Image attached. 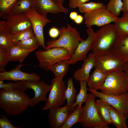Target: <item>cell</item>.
<instances>
[{
  "label": "cell",
  "mask_w": 128,
  "mask_h": 128,
  "mask_svg": "<svg viewBox=\"0 0 128 128\" xmlns=\"http://www.w3.org/2000/svg\"><path fill=\"white\" fill-rule=\"evenodd\" d=\"M23 88H1L0 106L7 114L19 115L29 106L30 99Z\"/></svg>",
  "instance_id": "cell-1"
},
{
  "label": "cell",
  "mask_w": 128,
  "mask_h": 128,
  "mask_svg": "<svg viewBox=\"0 0 128 128\" xmlns=\"http://www.w3.org/2000/svg\"><path fill=\"white\" fill-rule=\"evenodd\" d=\"M34 7L41 14L48 13L68 14V9L54 0H33Z\"/></svg>",
  "instance_id": "cell-17"
},
{
  "label": "cell",
  "mask_w": 128,
  "mask_h": 128,
  "mask_svg": "<svg viewBox=\"0 0 128 128\" xmlns=\"http://www.w3.org/2000/svg\"><path fill=\"white\" fill-rule=\"evenodd\" d=\"M89 0H69V7L75 9L82 4L88 2Z\"/></svg>",
  "instance_id": "cell-39"
},
{
  "label": "cell",
  "mask_w": 128,
  "mask_h": 128,
  "mask_svg": "<svg viewBox=\"0 0 128 128\" xmlns=\"http://www.w3.org/2000/svg\"><path fill=\"white\" fill-rule=\"evenodd\" d=\"M112 123L116 128H127L126 121L128 116L112 106L109 111Z\"/></svg>",
  "instance_id": "cell-22"
},
{
  "label": "cell",
  "mask_w": 128,
  "mask_h": 128,
  "mask_svg": "<svg viewBox=\"0 0 128 128\" xmlns=\"http://www.w3.org/2000/svg\"><path fill=\"white\" fill-rule=\"evenodd\" d=\"M63 78L55 77L51 80V90L45 105L42 108L43 110L59 107L64 103L66 99V89Z\"/></svg>",
  "instance_id": "cell-7"
},
{
  "label": "cell",
  "mask_w": 128,
  "mask_h": 128,
  "mask_svg": "<svg viewBox=\"0 0 128 128\" xmlns=\"http://www.w3.org/2000/svg\"><path fill=\"white\" fill-rule=\"evenodd\" d=\"M76 107L66 105L62 107H54L49 109L48 118L50 127L62 128Z\"/></svg>",
  "instance_id": "cell-14"
},
{
  "label": "cell",
  "mask_w": 128,
  "mask_h": 128,
  "mask_svg": "<svg viewBox=\"0 0 128 128\" xmlns=\"http://www.w3.org/2000/svg\"><path fill=\"white\" fill-rule=\"evenodd\" d=\"M96 102L97 112L101 120L108 125L112 124L109 113L112 106L101 98L96 100Z\"/></svg>",
  "instance_id": "cell-23"
},
{
  "label": "cell",
  "mask_w": 128,
  "mask_h": 128,
  "mask_svg": "<svg viewBox=\"0 0 128 128\" xmlns=\"http://www.w3.org/2000/svg\"><path fill=\"white\" fill-rule=\"evenodd\" d=\"M49 34L51 37L53 38H55L59 36V30L55 27H52L49 31Z\"/></svg>",
  "instance_id": "cell-40"
},
{
  "label": "cell",
  "mask_w": 128,
  "mask_h": 128,
  "mask_svg": "<svg viewBox=\"0 0 128 128\" xmlns=\"http://www.w3.org/2000/svg\"><path fill=\"white\" fill-rule=\"evenodd\" d=\"M24 13L30 21L33 30L39 43L40 46L45 50L46 46L45 44L43 28L47 23L50 22L47 17V14H41L37 12L34 7Z\"/></svg>",
  "instance_id": "cell-9"
},
{
  "label": "cell",
  "mask_w": 128,
  "mask_h": 128,
  "mask_svg": "<svg viewBox=\"0 0 128 128\" xmlns=\"http://www.w3.org/2000/svg\"><path fill=\"white\" fill-rule=\"evenodd\" d=\"M16 46L23 49L34 51L40 45L37 38L35 37L19 42Z\"/></svg>",
  "instance_id": "cell-33"
},
{
  "label": "cell",
  "mask_w": 128,
  "mask_h": 128,
  "mask_svg": "<svg viewBox=\"0 0 128 128\" xmlns=\"http://www.w3.org/2000/svg\"><path fill=\"white\" fill-rule=\"evenodd\" d=\"M123 71L125 73L128 84V61L126 62Z\"/></svg>",
  "instance_id": "cell-45"
},
{
  "label": "cell",
  "mask_w": 128,
  "mask_h": 128,
  "mask_svg": "<svg viewBox=\"0 0 128 128\" xmlns=\"http://www.w3.org/2000/svg\"><path fill=\"white\" fill-rule=\"evenodd\" d=\"M8 50L0 47V71H6L5 67L9 62L7 52Z\"/></svg>",
  "instance_id": "cell-36"
},
{
  "label": "cell",
  "mask_w": 128,
  "mask_h": 128,
  "mask_svg": "<svg viewBox=\"0 0 128 128\" xmlns=\"http://www.w3.org/2000/svg\"><path fill=\"white\" fill-rule=\"evenodd\" d=\"M59 30L58 38L49 41L45 50L54 47L62 48L68 50L72 55L79 43L84 40L81 37L77 29L69 24L66 27L62 26Z\"/></svg>",
  "instance_id": "cell-3"
},
{
  "label": "cell",
  "mask_w": 128,
  "mask_h": 128,
  "mask_svg": "<svg viewBox=\"0 0 128 128\" xmlns=\"http://www.w3.org/2000/svg\"><path fill=\"white\" fill-rule=\"evenodd\" d=\"M103 94L118 95L128 92V84L123 71H116L108 74L104 83L99 89Z\"/></svg>",
  "instance_id": "cell-4"
},
{
  "label": "cell",
  "mask_w": 128,
  "mask_h": 128,
  "mask_svg": "<svg viewBox=\"0 0 128 128\" xmlns=\"http://www.w3.org/2000/svg\"><path fill=\"white\" fill-rule=\"evenodd\" d=\"M107 75L99 70L95 69L87 82L88 89L97 91L104 83Z\"/></svg>",
  "instance_id": "cell-20"
},
{
  "label": "cell",
  "mask_w": 128,
  "mask_h": 128,
  "mask_svg": "<svg viewBox=\"0 0 128 128\" xmlns=\"http://www.w3.org/2000/svg\"><path fill=\"white\" fill-rule=\"evenodd\" d=\"M70 59H63L59 61L50 67L48 70L53 73L55 78H63L68 72L70 64Z\"/></svg>",
  "instance_id": "cell-24"
},
{
  "label": "cell",
  "mask_w": 128,
  "mask_h": 128,
  "mask_svg": "<svg viewBox=\"0 0 128 128\" xmlns=\"http://www.w3.org/2000/svg\"><path fill=\"white\" fill-rule=\"evenodd\" d=\"M87 32L88 37L78 44L70 59V64H74L78 61H84L87 57V53L91 50L95 37V32L91 27L88 28Z\"/></svg>",
  "instance_id": "cell-15"
},
{
  "label": "cell",
  "mask_w": 128,
  "mask_h": 128,
  "mask_svg": "<svg viewBox=\"0 0 128 128\" xmlns=\"http://www.w3.org/2000/svg\"><path fill=\"white\" fill-rule=\"evenodd\" d=\"M35 37L32 28L25 30L12 35L11 38L14 46L19 42Z\"/></svg>",
  "instance_id": "cell-30"
},
{
  "label": "cell",
  "mask_w": 128,
  "mask_h": 128,
  "mask_svg": "<svg viewBox=\"0 0 128 128\" xmlns=\"http://www.w3.org/2000/svg\"><path fill=\"white\" fill-rule=\"evenodd\" d=\"M83 20V17L80 15H78L74 21L77 24H81Z\"/></svg>",
  "instance_id": "cell-42"
},
{
  "label": "cell",
  "mask_w": 128,
  "mask_h": 128,
  "mask_svg": "<svg viewBox=\"0 0 128 128\" xmlns=\"http://www.w3.org/2000/svg\"><path fill=\"white\" fill-rule=\"evenodd\" d=\"M34 8L33 0H19L9 12L8 15L24 13Z\"/></svg>",
  "instance_id": "cell-26"
},
{
  "label": "cell",
  "mask_w": 128,
  "mask_h": 128,
  "mask_svg": "<svg viewBox=\"0 0 128 128\" xmlns=\"http://www.w3.org/2000/svg\"><path fill=\"white\" fill-rule=\"evenodd\" d=\"M6 19V26L3 31L11 35L32 28L30 19L24 13L8 15Z\"/></svg>",
  "instance_id": "cell-11"
},
{
  "label": "cell",
  "mask_w": 128,
  "mask_h": 128,
  "mask_svg": "<svg viewBox=\"0 0 128 128\" xmlns=\"http://www.w3.org/2000/svg\"><path fill=\"white\" fill-rule=\"evenodd\" d=\"M34 51L32 50L23 49L16 46H14L8 50V61H18L21 64L29 54Z\"/></svg>",
  "instance_id": "cell-21"
},
{
  "label": "cell",
  "mask_w": 128,
  "mask_h": 128,
  "mask_svg": "<svg viewBox=\"0 0 128 128\" xmlns=\"http://www.w3.org/2000/svg\"><path fill=\"white\" fill-rule=\"evenodd\" d=\"M58 3L63 5L64 0H54Z\"/></svg>",
  "instance_id": "cell-46"
},
{
  "label": "cell",
  "mask_w": 128,
  "mask_h": 128,
  "mask_svg": "<svg viewBox=\"0 0 128 128\" xmlns=\"http://www.w3.org/2000/svg\"><path fill=\"white\" fill-rule=\"evenodd\" d=\"M3 81H0V89H8L17 87H20L23 88L25 89V81H18L14 83L8 82L5 83H3Z\"/></svg>",
  "instance_id": "cell-37"
},
{
  "label": "cell",
  "mask_w": 128,
  "mask_h": 128,
  "mask_svg": "<svg viewBox=\"0 0 128 128\" xmlns=\"http://www.w3.org/2000/svg\"><path fill=\"white\" fill-rule=\"evenodd\" d=\"M82 105H77L71 113L62 128H70L76 123L80 122L82 119L83 113Z\"/></svg>",
  "instance_id": "cell-25"
},
{
  "label": "cell",
  "mask_w": 128,
  "mask_h": 128,
  "mask_svg": "<svg viewBox=\"0 0 128 128\" xmlns=\"http://www.w3.org/2000/svg\"><path fill=\"white\" fill-rule=\"evenodd\" d=\"M80 90L79 93L76 95V101L73 104L72 107H76L80 104H82L86 101L88 97L87 93L88 88L87 87V82L82 81L79 82Z\"/></svg>",
  "instance_id": "cell-28"
},
{
  "label": "cell",
  "mask_w": 128,
  "mask_h": 128,
  "mask_svg": "<svg viewBox=\"0 0 128 128\" xmlns=\"http://www.w3.org/2000/svg\"><path fill=\"white\" fill-rule=\"evenodd\" d=\"M126 62L113 53L99 55H96L94 69L108 74L116 71H124Z\"/></svg>",
  "instance_id": "cell-8"
},
{
  "label": "cell",
  "mask_w": 128,
  "mask_h": 128,
  "mask_svg": "<svg viewBox=\"0 0 128 128\" xmlns=\"http://www.w3.org/2000/svg\"><path fill=\"white\" fill-rule=\"evenodd\" d=\"M78 15V13L76 12H72L70 13L69 17L72 20L74 21Z\"/></svg>",
  "instance_id": "cell-44"
},
{
  "label": "cell",
  "mask_w": 128,
  "mask_h": 128,
  "mask_svg": "<svg viewBox=\"0 0 128 128\" xmlns=\"http://www.w3.org/2000/svg\"><path fill=\"white\" fill-rule=\"evenodd\" d=\"M77 90L75 87L72 78H70L68 80L67 86L65 92V97L67 100L66 105L72 106L76 96Z\"/></svg>",
  "instance_id": "cell-29"
},
{
  "label": "cell",
  "mask_w": 128,
  "mask_h": 128,
  "mask_svg": "<svg viewBox=\"0 0 128 128\" xmlns=\"http://www.w3.org/2000/svg\"><path fill=\"white\" fill-rule=\"evenodd\" d=\"M123 6L122 11L123 12H128V0H123Z\"/></svg>",
  "instance_id": "cell-41"
},
{
  "label": "cell",
  "mask_w": 128,
  "mask_h": 128,
  "mask_svg": "<svg viewBox=\"0 0 128 128\" xmlns=\"http://www.w3.org/2000/svg\"><path fill=\"white\" fill-rule=\"evenodd\" d=\"M123 6L122 0H110L106 8L110 13L118 17L122 10Z\"/></svg>",
  "instance_id": "cell-32"
},
{
  "label": "cell",
  "mask_w": 128,
  "mask_h": 128,
  "mask_svg": "<svg viewBox=\"0 0 128 128\" xmlns=\"http://www.w3.org/2000/svg\"><path fill=\"white\" fill-rule=\"evenodd\" d=\"M84 23L87 27L94 25L102 27L114 22L118 17L107 10L106 6L94 11L84 13Z\"/></svg>",
  "instance_id": "cell-10"
},
{
  "label": "cell",
  "mask_w": 128,
  "mask_h": 128,
  "mask_svg": "<svg viewBox=\"0 0 128 128\" xmlns=\"http://www.w3.org/2000/svg\"><path fill=\"white\" fill-rule=\"evenodd\" d=\"M113 53L122 60L128 61V35L118 36Z\"/></svg>",
  "instance_id": "cell-19"
},
{
  "label": "cell",
  "mask_w": 128,
  "mask_h": 128,
  "mask_svg": "<svg viewBox=\"0 0 128 128\" xmlns=\"http://www.w3.org/2000/svg\"><path fill=\"white\" fill-rule=\"evenodd\" d=\"M114 23L119 36L128 35V12L123 13L122 16L118 17Z\"/></svg>",
  "instance_id": "cell-27"
},
{
  "label": "cell",
  "mask_w": 128,
  "mask_h": 128,
  "mask_svg": "<svg viewBox=\"0 0 128 128\" xmlns=\"http://www.w3.org/2000/svg\"><path fill=\"white\" fill-rule=\"evenodd\" d=\"M6 22L4 20H0V32L3 31L5 28Z\"/></svg>",
  "instance_id": "cell-43"
},
{
  "label": "cell",
  "mask_w": 128,
  "mask_h": 128,
  "mask_svg": "<svg viewBox=\"0 0 128 128\" xmlns=\"http://www.w3.org/2000/svg\"><path fill=\"white\" fill-rule=\"evenodd\" d=\"M88 91L96 97L103 100L122 113L128 116V92L119 95H112L105 94L97 91L89 89Z\"/></svg>",
  "instance_id": "cell-13"
},
{
  "label": "cell",
  "mask_w": 128,
  "mask_h": 128,
  "mask_svg": "<svg viewBox=\"0 0 128 128\" xmlns=\"http://www.w3.org/2000/svg\"><path fill=\"white\" fill-rule=\"evenodd\" d=\"M0 118V128H20L19 126L13 125L6 116L3 115H1Z\"/></svg>",
  "instance_id": "cell-38"
},
{
  "label": "cell",
  "mask_w": 128,
  "mask_h": 128,
  "mask_svg": "<svg viewBox=\"0 0 128 128\" xmlns=\"http://www.w3.org/2000/svg\"><path fill=\"white\" fill-rule=\"evenodd\" d=\"M19 0H0V18L6 19L10 11Z\"/></svg>",
  "instance_id": "cell-31"
},
{
  "label": "cell",
  "mask_w": 128,
  "mask_h": 128,
  "mask_svg": "<svg viewBox=\"0 0 128 128\" xmlns=\"http://www.w3.org/2000/svg\"><path fill=\"white\" fill-rule=\"evenodd\" d=\"M105 6L102 3L91 2L83 4L78 8L80 12L85 13L94 11Z\"/></svg>",
  "instance_id": "cell-34"
},
{
  "label": "cell",
  "mask_w": 128,
  "mask_h": 128,
  "mask_svg": "<svg viewBox=\"0 0 128 128\" xmlns=\"http://www.w3.org/2000/svg\"><path fill=\"white\" fill-rule=\"evenodd\" d=\"M96 55L92 53L88 55L83 61L81 68L77 70L73 74L74 79L79 82L84 81L87 82L90 77V73L95 65Z\"/></svg>",
  "instance_id": "cell-18"
},
{
  "label": "cell",
  "mask_w": 128,
  "mask_h": 128,
  "mask_svg": "<svg viewBox=\"0 0 128 128\" xmlns=\"http://www.w3.org/2000/svg\"><path fill=\"white\" fill-rule=\"evenodd\" d=\"M51 87L50 84H47L44 81H25V90L32 89L34 92V97L30 99L29 106L33 107L41 102L46 101V95Z\"/></svg>",
  "instance_id": "cell-12"
},
{
  "label": "cell",
  "mask_w": 128,
  "mask_h": 128,
  "mask_svg": "<svg viewBox=\"0 0 128 128\" xmlns=\"http://www.w3.org/2000/svg\"><path fill=\"white\" fill-rule=\"evenodd\" d=\"M91 50L95 55L112 53L119 36L114 24L102 26L95 32Z\"/></svg>",
  "instance_id": "cell-2"
},
{
  "label": "cell",
  "mask_w": 128,
  "mask_h": 128,
  "mask_svg": "<svg viewBox=\"0 0 128 128\" xmlns=\"http://www.w3.org/2000/svg\"><path fill=\"white\" fill-rule=\"evenodd\" d=\"M14 46L12 41L11 35L4 31L0 32V47L8 50Z\"/></svg>",
  "instance_id": "cell-35"
},
{
  "label": "cell",
  "mask_w": 128,
  "mask_h": 128,
  "mask_svg": "<svg viewBox=\"0 0 128 128\" xmlns=\"http://www.w3.org/2000/svg\"><path fill=\"white\" fill-rule=\"evenodd\" d=\"M96 97L93 94H88V99L83 107V113L80 124L86 128H109L108 125L102 121L98 114Z\"/></svg>",
  "instance_id": "cell-6"
},
{
  "label": "cell",
  "mask_w": 128,
  "mask_h": 128,
  "mask_svg": "<svg viewBox=\"0 0 128 128\" xmlns=\"http://www.w3.org/2000/svg\"><path fill=\"white\" fill-rule=\"evenodd\" d=\"M39 66L46 71L59 61L65 59H70L72 55L65 48L54 47L46 50H40L35 52Z\"/></svg>",
  "instance_id": "cell-5"
},
{
  "label": "cell",
  "mask_w": 128,
  "mask_h": 128,
  "mask_svg": "<svg viewBox=\"0 0 128 128\" xmlns=\"http://www.w3.org/2000/svg\"><path fill=\"white\" fill-rule=\"evenodd\" d=\"M22 64L14 69L9 71L0 73V81L7 80L18 81H37L40 80L41 78L35 73H29L22 71L20 69Z\"/></svg>",
  "instance_id": "cell-16"
}]
</instances>
